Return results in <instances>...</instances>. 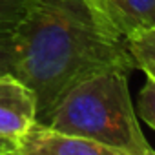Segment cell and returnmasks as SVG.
Segmentation results:
<instances>
[{"mask_svg": "<svg viewBox=\"0 0 155 155\" xmlns=\"http://www.w3.org/2000/svg\"><path fill=\"white\" fill-rule=\"evenodd\" d=\"M11 75L35 95L38 122L88 77L137 69L128 40L84 0H33L11 31Z\"/></svg>", "mask_w": 155, "mask_h": 155, "instance_id": "cell-1", "label": "cell"}, {"mask_svg": "<svg viewBox=\"0 0 155 155\" xmlns=\"http://www.w3.org/2000/svg\"><path fill=\"white\" fill-rule=\"evenodd\" d=\"M46 124L113 148L119 155L155 153L139 126L124 71H102L75 84Z\"/></svg>", "mask_w": 155, "mask_h": 155, "instance_id": "cell-2", "label": "cell"}, {"mask_svg": "<svg viewBox=\"0 0 155 155\" xmlns=\"http://www.w3.org/2000/svg\"><path fill=\"white\" fill-rule=\"evenodd\" d=\"M17 155H119L113 148L35 122L17 142Z\"/></svg>", "mask_w": 155, "mask_h": 155, "instance_id": "cell-3", "label": "cell"}, {"mask_svg": "<svg viewBox=\"0 0 155 155\" xmlns=\"http://www.w3.org/2000/svg\"><path fill=\"white\" fill-rule=\"evenodd\" d=\"M37 122L33 91L15 75H0V137L17 142Z\"/></svg>", "mask_w": 155, "mask_h": 155, "instance_id": "cell-4", "label": "cell"}, {"mask_svg": "<svg viewBox=\"0 0 155 155\" xmlns=\"http://www.w3.org/2000/svg\"><path fill=\"white\" fill-rule=\"evenodd\" d=\"M93 13L126 40L155 28V0H84Z\"/></svg>", "mask_w": 155, "mask_h": 155, "instance_id": "cell-5", "label": "cell"}, {"mask_svg": "<svg viewBox=\"0 0 155 155\" xmlns=\"http://www.w3.org/2000/svg\"><path fill=\"white\" fill-rule=\"evenodd\" d=\"M130 53L137 64V69L144 71L146 77L155 81V28L128 40Z\"/></svg>", "mask_w": 155, "mask_h": 155, "instance_id": "cell-6", "label": "cell"}, {"mask_svg": "<svg viewBox=\"0 0 155 155\" xmlns=\"http://www.w3.org/2000/svg\"><path fill=\"white\" fill-rule=\"evenodd\" d=\"M33 0H0V33H11Z\"/></svg>", "mask_w": 155, "mask_h": 155, "instance_id": "cell-7", "label": "cell"}, {"mask_svg": "<svg viewBox=\"0 0 155 155\" xmlns=\"http://www.w3.org/2000/svg\"><path fill=\"white\" fill-rule=\"evenodd\" d=\"M139 115L142 117V120L155 130V81L153 79H146V84L142 86L140 93H139Z\"/></svg>", "mask_w": 155, "mask_h": 155, "instance_id": "cell-8", "label": "cell"}, {"mask_svg": "<svg viewBox=\"0 0 155 155\" xmlns=\"http://www.w3.org/2000/svg\"><path fill=\"white\" fill-rule=\"evenodd\" d=\"M11 33H0V75L11 73Z\"/></svg>", "mask_w": 155, "mask_h": 155, "instance_id": "cell-9", "label": "cell"}, {"mask_svg": "<svg viewBox=\"0 0 155 155\" xmlns=\"http://www.w3.org/2000/svg\"><path fill=\"white\" fill-rule=\"evenodd\" d=\"M8 153H15V142L6 137H0V155H8Z\"/></svg>", "mask_w": 155, "mask_h": 155, "instance_id": "cell-10", "label": "cell"}]
</instances>
